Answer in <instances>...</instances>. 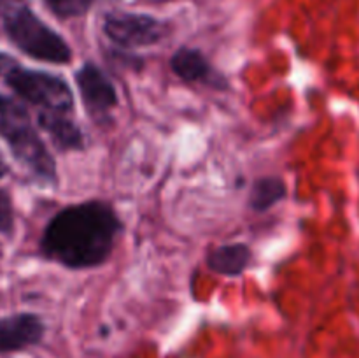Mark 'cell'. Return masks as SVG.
<instances>
[{
	"label": "cell",
	"mask_w": 359,
	"mask_h": 358,
	"mask_svg": "<svg viewBox=\"0 0 359 358\" xmlns=\"http://www.w3.org/2000/svg\"><path fill=\"white\" fill-rule=\"evenodd\" d=\"M123 225L109 204H76L60 211L46 227L41 241L44 256L69 269L102 265L111 256Z\"/></svg>",
	"instance_id": "1"
},
{
	"label": "cell",
	"mask_w": 359,
	"mask_h": 358,
	"mask_svg": "<svg viewBox=\"0 0 359 358\" xmlns=\"http://www.w3.org/2000/svg\"><path fill=\"white\" fill-rule=\"evenodd\" d=\"M11 86L27 98L39 112V128L60 151H76L84 146L83 132L74 118V97L69 84L55 74L23 69L14 58L7 63Z\"/></svg>",
	"instance_id": "2"
},
{
	"label": "cell",
	"mask_w": 359,
	"mask_h": 358,
	"mask_svg": "<svg viewBox=\"0 0 359 358\" xmlns=\"http://www.w3.org/2000/svg\"><path fill=\"white\" fill-rule=\"evenodd\" d=\"M11 56L0 53V137L9 142L13 154L35 178L44 183L56 181L55 158L37 132L32 111L41 119V112L21 97L7 79Z\"/></svg>",
	"instance_id": "3"
},
{
	"label": "cell",
	"mask_w": 359,
	"mask_h": 358,
	"mask_svg": "<svg viewBox=\"0 0 359 358\" xmlns=\"http://www.w3.org/2000/svg\"><path fill=\"white\" fill-rule=\"evenodd\" d=\"M4 28L23 53L48 63H69L72 51L62 35L42 23L25 0H0Z\"/></svg>",
	"instance_id": "4"
},
{
	"label": "cell",
	"mask_w": 359,
	"mask_h": 358,
	"mask_svg": "<svg viewBox=\"0 0 359 358\" xmlns=\"http://www.w3.org/2000/svg\"><path fill=\"white\" fill-rule=\"evenodd\" d=\"M104 32L114 44L133 49L158 44L167 35L168 27L147 14L111 13L105 16Z\"/></svg>",
	"instance_id": "5"
},
{
	"label": "cell",
	"mask_w": 359,
	"mask_h": 358,
	"mask_svg": "<svg viewBox=\"0 0 359 358\" xmlns=\"http://www.w3.org/2000/svg\"><path fill=\"white\" fill-rule=\"evenodd\" d=\"M76 83L88 114L97 123L107 121L112 109L118 105L116 86L107 74L95 63L88 62L77 70Z\"/></svg>",
	"instance_id": "6"
},
{
	"label": "cell",
	"mask_w": 359,
	"mask_h": 358,
	"mask_svg": "<svg viewBox=\"0 0 359 358\" xmlns=\"http://www.w3.org/2000/svg\"><path fill=\"white\" fill-rule=\"evenodd\" d=\"M170 67L177 77L186 83H202L216 90L226 88V79L214 70L202 51L193 48H181L172 56Z\"/></svg>",
	"instance_id": "7"
},
{
	"label": "cell",
	"mask_w": 359,
	"mask_h": 358,
	"mask_svg": "<svg viewBox=\"0 0 359 358\" xmlns=\"http://www.w3.org/2000/svg\"><path fill=\"white\" fill-rule=\"evenodd\" d=\"M44 336V323L35 314H16L0 319V353L34 346Z\"/></svg>",
	"instance_id": "8"
},
{
	"label": "cell",
	"mask_w": 359,
	"mask_h": 358,
	"mask_svg": "<svg viewBox=\"0 0 359 358\" xmlns=\"http://www.w3.org/2000/svg\"><path fill=\"white\" fill-rule=\"evenodd\" d=\"M252 258V251L248 244L233 242L212 249L207 255V267L212 272L223 274V276H241L249 267Z\"/></svg>",
	"instance_id": "9"
},
{
	"label": "cell",
	"mask_w": 359,
	"mask_h": 358,
	"mask_svg": "<svg viewBox=\"0 0 359 358\" xmlns=\"http://www.w3.org/2000/svg\"><path fill=\"white\" fill-rule=\"evenodd\" d=\"M286 183L280 178H262L252 185L249 206L255 211H266L286 197Z\"/></svg>",
	"instance_id": "10"
},
{
	"label": "cell",
	"mask_w": 359,
	"mask_h": 358,
	"mask_svg": "<svg viewBox=\"0 0 359 358\" xmlns=\"http://www.w3.org/2000/svg\"><path fill=\"white\" fill-rule=\"evenodd\" d=\"M53 13L60 18H76L86 13L93 0H46Z\"/></svg>",
	"instance_id": "11"
},
{
	"label": "cell",
	"mask_w": 359,
	"mask_h": 358,
	"mask_svg": "<svg viewBox=\"0 0 359 358\" xmlns=\"http://www.w3.org/2000/svg\"><path fill=\"white\" fill-rule=\"evenodd\" d=\"M13 230V207L9 197L0 192V232L9 234Z\"/></svg>",
	"instance_id": "12"
},
{
	"label": "cell",
	"mask_w": 359,
	"mask_h": 358,
	"mask_svg": "<svg viewBox=\"0 0 359 358\" xmlns=\"http://www.w3.org/2000/svg\"><path fill=\"white\" fill-rule=\"evenodd\" d=\"M7 172V167H6V161L2 160V157H0V178H2L4 174Z\"/></svg>",
	"instance_id": "13"
}]
</instances>
